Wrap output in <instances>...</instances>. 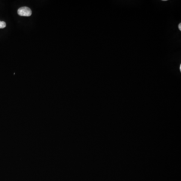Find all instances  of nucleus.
I'll return each instance as SVG.
<instances>
[{
    "label": "nucleus",
    "mask_w": 181,
    "mask_h": 181,
    "mask_svg": "<svg viewBox=\"0 0 181 181\" xmlns=\"http://www.w3.org/2000/svg\"><path fill=\"white\" fill-rule=\"evenodd\" d=\"M6 26V23L4 21H0V29H3L5 28Z\"/></svg>",
    "instance_id": "obj_2"
},
{
    "label": "nucleus",
    "mask_w": 181,
    "mask_h": 181,
    "mask_svg": "<svg viewBox=\"0 0 181 181\" xmlns=\"http://www.w3.org/2000/svg\"><path fill=\"white\" fill-rule=\"evenodd\" d=\"M18 14L21 16H30L32 14V11L29 8L23 7L18 9Z\"/></svg>",
    "instance_id": "obj_1"
},
{
    "label": "nucleus",
    "mask_w": 181,
    "mask_h": 181,
    "mask_svg": "<svg viewBox=\"0 0 181 181\" xmlns=\"http://www.w3.org/2000/svg\"><path fill=\"white\" fill-rule=\"evenodd\" d=\"M178 28L179 31H181V23H179V24L178 25Z\"/></svg>",
    "instance_id": "obj_3"
},
{
    "label": "nucleus",
    "mask_w": 181,
    "mask_h": 181,
    "mask_svg": "<svg viewBox=\"0 0 181 181\" xmlns=\"http://www.w3.org/2000/svg\"><path fill=\"white\" fill-rule=\"evenodd\" d=\"M179 71H180V72H181V65H179Z\"/></svg>",
    "instance_id": "obj_4"
}]
</instances>
